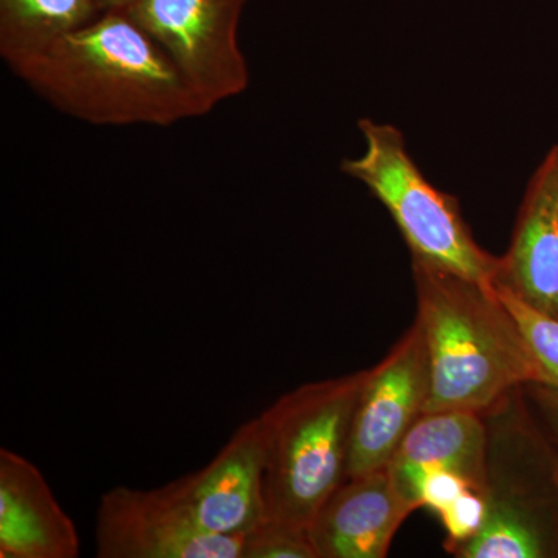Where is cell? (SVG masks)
<instances>
[{"instance_id": "obj_1", "label": "cell", "mask_w": 558, "mask_h": 558, "mask_svg": "<svg viewBox=\"0 0 558 558\" xmlns=\"http://www.w3.org/2000/svg\"><path fill=\"white\" fill-rule=\"evenodd\" d=\"M54 109L95 126L168 128L209 110L174 62L123 10L2 58Z\"/></svg>"}, {"instance_id": "obj_2", "label": "cell", "mask_w": 558, "mask_h": 558, "mask_svg": "<svg viewBox=\"0 0 558 558\" xmlns=\"http://www.w3.org/2000/svg\"><path fill=\"white\" fill-rule=\"evenodd\" d=\"M413 275L429 362L425 413L486 414L513 391L542 384V371L494 282L414 260Z\"/></svg>"}, {"instance_id": "obj_3", "label": "cell", "mask_w": 558, "mask_h": 558, "mask_svg": "<svg viewBox=\"0 0 558 558\" xmlns=\"http://www.w3.org/2000/svg\"><path fill=\"white\" fill-rule=\"evenodd\" d=\"M366 373L303 385L260 413L267 520L310 531L318 510L348 480L352 422Z\"/></svg>"}, {"instance_id": "obj_4", "label": "cell", "mask_w": 558, "mask_h": 558, "mask_svg": "<svg viewBox=\"0 0 558 558\" xmlns=\"http://www.w3.org/2000/svg\"><path fill=\"white\" fill-rule=\"evenodd\" d=\"M486 416L483 523L450 553L459 558L558 557L557 454L517 391Z\"/></svg>"}, {"instance_id": "obj_5", "label": "cell", "mask_w": 558, "mask_h": 558, "mask_svg": "<svg viewBox=\"0 0 558 558\" xmlns=\"http://www.w3.org/2000/svg\"><path fill=\"white\" fill-rule=\"evenodd\" d=\"M359 130L365 150L355 159L341 161V171L359 180L388 209L414 263L494 282L497 256L476 244L458 201L422 174L402 132L368 119L359 121Z\"/></svg>"}, {"instance_id": "obj_6", "label": "cell", "mask_w": 558, "mask_h": 558, "mask_svg": "<svg viewBox=\"0 0 558 558\" xmlns=\"http://www.w3.org/2000/svg\"><path fill=\"white\" fill-rule=\"evenodd\" d=\"M247 0H134L123 11L174 62L211 112L248 87V65L240 46Z\"/></svg>"}, {"instance_id": "obj_7", "label": "cell", "mask_w": 558, "mask_h": 558, "mask_svg": "<svg viewBox=\"0 0 558 558\" xmlns=\"http://www.w3.org/2000/svg\"><path fill=\"white\" fill-rule=\"evenodd\" d=\"M429 395L427 341L414 319L376 368L368 369L352 422L348 478L388 468L424 416Z\"/></svg>"}, {"instance_id": "obj_8", "label": "cell", "mask_w": 558, "mask_h": 558, "mask_svg": "<svg viewBox=\"0 0 558 558\" xmlns=\"http://www.w3.org/2000/svg\"><path fill=\"white\" fill-rule=\"evenodd\" d=\"M95 542L100 558H242L244 538L201 527L165 486H119L102 494Z\"/></svg>"}, {"instance_id": "obj_9", "label": "cell", "mask_w": 558, "mask_h": 558, "mask_svg": "<svg viewBox=\"0 0 558 558\" xmlns=\"http://www.w3.org/2000/svg\"><path fill=\"white\" fill-rule=\"evenodd\" d=\"M266 429L259 416L233 433L205 468L168 483V494L209 532L244 537L267 519Z\"/></svg>"}, {"instance_id": "obj_10", "label": "cell", "mask_w": 558, "mask_h": 558, "mask_svg": "<svg viewBox=\"0 0 558 558\" xmlns=\"http://www.w3.org/2000/svg\"><path fill=\"white\" fill-rule=\"evenodd\" d=\"M494 284L558 319V145L538 165Z\"/></svg>"}, {"instance_id": "obj_11", "label": "cell", "mask_w": 558, "mask_h": 558, "mask_svg": "<svg viewBox=\"0 0 558 558\" xmlns=\"http://www.w3.org/2000/svg\"><path fill=\"white\" fill-rule=\"evenodd\" d=\"M416 508L388 468L348 478L318 510L310 534L317 558H384Z\"/></svg>"}, {"instance_id": "obj_12", "label": "cell", "mask_w": 558, "mask_h": 558, "mask_svg": "<svg viewBox=\"0 0 558 558\" xmlns=\"http://www.w3.org/2000/svg\"><path fill=\"white\" fill-rule=\"evenodd\" d=\"M75 524L28 459L0 450V557L75 558Z\"/></svg>"}, {"instance_id": "obj_13", "label": "cell", "mask_w": 558, "mask_h": 558, "mask_svg": "<svg viewBox=\"0 0 558 558\" xmlns=\"http://www.w3.org/2000/svg\"><path fill=\"white\" fill-rule=\"evenodd\" d=\"M488 432L484 414L446 410L425 413L388 464L402 497L418 505V490L432 473H454L486 492Z\"/></svg>"}, {"instance_id": "obj_14", "label": "cell", "mask_w": 558, "mask_h": 558, "mask_svg": "<svg viewBox=\"0 0 558 558\" xmlns=\"http://www.w3.org/2000/svg\"><path fill=\"white\" fill-rule=\"evenodd\" d=\"M105 11L101 0H0V57L44 46Z\"/></svg>"}, {"instance_id": "obj_15", "label": "cell", "mask_w": 558, "mask_h": 558, "mask_svg": "<svg viewBox=\"0 0 558 558\" xmlns=\"http://www.w3.org/2000/svg\"><path fill=\"white\" fill-rule=\"evenodd\" d=\"M497 289L499 299L506 304L523 333L539 371L542 385L558 388V319L539 314L508 290Z\"/></svg>"}, {"instance_id": "obj_16", "label": "cell", "mask_w": 558, "mask_h": 558, "mask_svg": "<svg viewBox=\"0 0 558 558\" xmlns=\"http://www.w3.org/2000/svg\"><path fill=\"white\" fill-rule=\"evenodd\" d=\"M242 538V558H317L307 531L267 519Z\"/></svg>"}, {"instance_id": "obj_17", "label": "cell", "mask_w": 558, "mask_h": 558, "mask_svg": "<svg viewBox=\"0 0 558 558\" xmlns=\"http://www.w3.org/2000/svg\"><path fill=\"white\" fill-rule=\"evenodd\" d=\"M529 391V398L534 402L546 433L558 446V388L542 384H529L524 387Z\"/></svg>"}, {"instance_id": "obj_18", "label": "cell", "mask_w": 558, "mask_h": 558, "mask_svg": "<svg viewBox=\"0 0 558 558\" xmlns=\"http://www.w3.org/2000/svg\"><path fill=\"white\" fill-rule=\"evenodd\" d=\"M132 2H134V0H101L106 10H124Z\"/></svg>"}, {"instance_id": "obj_19", "label": "cell", "mask_w": 558, "mask_h": 558, "mask_svg": "<svg viewBox=\"0 0 558 558\" xmlns=\"http://www.w3.org/2000/svg\"><path fill=\"white\" fill-rule=\"evenodd\" d=\"M557 483H558V464H557Z\"/></svg>"}]
</instances>
